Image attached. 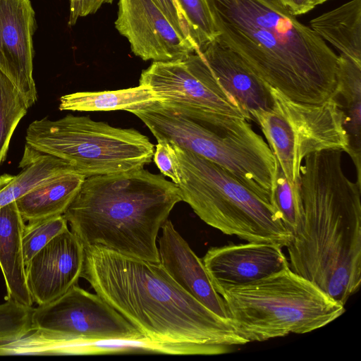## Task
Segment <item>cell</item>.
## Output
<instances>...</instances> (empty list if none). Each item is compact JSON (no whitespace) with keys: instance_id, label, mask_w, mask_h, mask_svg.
I'll return each mask as SVG.
<instances>
[{"instance_id":"cell-1","label":"cell","mask_w":361,"mask_h":361,"mask_svg":"<svg viewBox=\"0 0 361 361\" xmlns=\"http://www.w3.org/2000/svg\"><path fill=\"white\" fill-rule=\"evenodd\" d=\"M216 40L290 99L321 104L336 92L338 55L276 0H207Z\"/></svg>"},{"instance_id":"cell-2","label":"cell","mask_w":361,"mask_h":361,"mask_svg":"<svg viewBox=\"0 0 361 361\" xmlns=\"http://www.w3.org/2000/svg\"><path fill=\"white\" fill-rule=\"evenodd\" d=\"M343 152L304 159L302 216L286 247L290 268L345 306L361 284V184L345 174Z\"/></svg>"},{"instance_id":"cell-3","label":"cell","mask_w":361,"mask_h":361,"mask_svg":"<svg viewBox=\"0 0 361 361\" xmlns=\"http://www.w3.org/2000/svg\"><path fill=\"white\" fill-rule=\"evenodd\" d=\"M81 277L149 340L202 344L219 355L247 343L230 319L216 315L185 291L160 262L92 245L85 247Z\"/></svg>"},{"instance_id":"cell-4","label":"cell","mask_w":361,"mask_h":361,"mask_svg":"<svg viewBox=\"0 0 361 361\" xmlns=\"http://www.w3.org/2000/svg\"><path fill=\"white\" fill-rule=\"evenodd\" d=\"M180 192L144 168L85 178L63 215L84 247L159 262L157 238Z\"/></svg>"},{"instance_id":"cell-5","label":"cell","mask_w":361,"mask_h":361,"mask_svg":"<svg viewBox=\"0 0 361 361\" xmlns=\"http://www.w3.org/2000/svg\"><path fill=\"white\" fill-rule=\"evenodd\" d=\"M157 140H166L224 169L271 204L279 162L247 119L228 115L191 118L160 102L130 111Z\"/></svg>"},{"instance_id":"cell-6","label":"cell","mask_w":361,"mask_h":361,"mask_svg":"<svg viewBox=\"0 0 361 361\" xmlns=\"http://www.w3.org/2000/svg\"><path fill=\"white\" fill-rule=\"evenodd\" d=\"M218 293L236 331L247 343L309 333L345 311L344 305L289 264L267 277Z\"/></svg>"},{"instance_id":"cell-7","label":"cell","mask_w":361,"mask_h":361,"mask_svg":"<svg viewBox=\"0 0 361 361\" xmlns=\"http://www.w3.org/2000/svg\"><path fill=\"white\" fill-rule=\"evenodd\" d=\"M171 145L181 200L204 222L247 242L270 243L282 248L288 245L292 233L270 203L215 163Z\"/></svg>"},{"instance_id":"cell-8","label":"cell","mask_w":361,"mask_h":361,"mask_svg":"<svg viewBox=\"0 0 361 361\" xmlns=\"http://www.w3.org/2000/svg\"><path fill=\"white\" fill-rule=\"evenodd\" d=\"M25 140L32 148L68 162L85 178L142 169L154 152L148 137L134 128L72 114L33 121Z\"/></svg>"},{"instance_id":"cell-9","label":"cell","mask_w":361,"mask_h":361,"mask_svg":"<svg viewBox=\"0 0 361 361\" xmlns=\"http://www.w3.org/2000/svg\"><path fill=\"white\" fill-rule=\"evenodd\" d=\"M269 110L253 114L267 144L290 184L300 181V168L309 154L327 149L346 152L348 136L341 106L334 98L321 104L289 99L269 86Z\"/></svg>"},{"instance_id":"cell-10","label":"cell","mask_w":361,"mask_h":361,"mask_svg":"<svg viewBox=\"0 0 361 361\" xmlns=\"http://www.w3.org/2000/svg\"><path fill=\"white\" fill-rule=\"evenodd\" d=\"M139 85H149L161 98L162 104L191 118L221 114L250 120L197 52L183 59L153 61L142 71Z\"/></svg>"},{"instance_id":"cell-11","label":"cell","mask_w":361,"mask_h":361,"mask_svg":"<svg viewBox=\"0 0 361 361\" xmlns=\"http://www.w3.org/2000/svg\"><path fill=\"white\" fill-rule=\"evenodd\" d=\"M32 326L59 332L73 340L145 338L99 295L78 284L57 299L34 307Z\"/></svg>"},{"instance_id":"cell-12","label":"cell","mask_w":361,"mask_h":361,"mask_svg":"<svg viewBox=\"0 0 361 361\" xmlns=\"http://www.w3.org/2000/svg\"><path fill=\"white\" fill-rule=\"evenodd\" d=\"M115 27L144 61L183 59L197 51L179 33L155 0H118Z\"/></svg>"},{"instance_id":"cell-13","label":"cell","mask_w":361,"mask_h":361,"mask_svg":"<svg viewBox=\"0 0 361 361\" xmlns=\"http://www.w3.org/2000/svg\"><path fill=\"white\" fill-rule=\"evenodd\" d=\"M35 15L30 0H0V71L29 107L37 99L32 75Z\"/></svg>"},{"instance_id":"cell-14","label":"cell","mask_w":361,"mask_h":361,"mask_svg":"<svg viewBox=\"0 0 361 361\" xmlns=\"http://www.w3.org/2000/svg\"><path fill=\"white\" fill-rule=\"evenodd\" d=\"M84 261L85 247L68 228L51 240L25 265L33 302L47 304L76 285Z\"/></svg>"},{"instance_id":"cell-15","label":"cell","mask_w":361,"mask_h":361,"mask_svg":"<svg viewBox=\"0 0 361 361\" xmlns=\"http://www.w3.org/2000/svg\"><path fill=\"white\" fill-rule=\"evenodd\" d=\"M202 261L217 293L256 281L289 264L282 247L262 242L211 247Z\"/></svg>"},{"instance_id":"cell-16","label":"cell","mask_w":361,"mask_h":361,"mask_svg":"<svg viewBox=\"0 0 361 361\" xmlns=\"http://www.w3.org/2000/svg\"><path fill=\"white\" fill-rule=\"evenodd\" d=\"M158 241L159 262L170 276L188 293L216 315L229 319L222 297L214 288L202 259L166 220Z\"/></svg>"},{"instance_id":"cell-17","label":"cell","mask_w":361,"mask_h":361,"mask_svg":"<svg viewBox=\"0 0 361 361\" xmlns=\"http://www.w3.org/2000/svg\"><path fill=\"white\" fill-rule=\"evenodd\" d=\"M197 52L218 83L247 114L268 111L272 105L269 85L233 51L216 40Z\"/></svg>"},{"instance_id":"cell-18","label":"cell","mask_w":361,"mask_h":361,"mask_svg":"<svg viewBox=\"0 0 361 361\" xmlns=\"http://www.w3.org/2000/svg\"><path fill=\"white\" fill-rule=\"evenodd\" d=\"M25 225L16 200L0 208V268L6 288V300L32 307L22 243Z\"/></svg>"},{"instance_id":"cell-19","label":"cell","mask_w":361,"mask_h":361,"mask_svg":"<svg viewBox=\"0 0 361 361\" xmlns=\"http://www.w3.org/2000/svg\"><path fill=\"white\" fill-rule=\"evenodd\" d=\"M337 87L334 98L343 114L348 136L346 152L357 171V182L361 184V65L349 57L338 56Z\"/></svg>"},{"instance_id":"cell-20","label":"cell","mask_w":361,"mask_h":361,"mask_svg":"<svg viewBox=\"0 0 361 361\" xmlns=\"http://www.w3.org/2000/svg\"><path fill=\"white\" fill-rule=\"evenodd\" d=\"M85 177L76 171L61 173L32 188L16 200L25 221L63 214Z\"/></svg>"},{"instance_id":"cell-21","label":"cell","mask_w":361,"mask_h":361,"mask_svg":"<svg viewBox=\"0 0 361 361\" xmlns=\"http://www.w3.org/2000/svg\"><path fill=\"white\" fill-rule=\"evenodd\" d=\"M310 27L361 65V0H350L312 19Z\"/></svg>"},{"instance_id":"cell-22","label":"cell","mask_w":361,"mask_h":361,"mask_svg":"<svg viewBox=\"0 0 361 361\" xmlns=\"http://www.w3.org/2000/svg\"><path fill=\"white\" fill-rule=\"evenodd\" d=\"M19 167L23 170L16 176H0V208L61 173L76 171L68 162L27 144Z\"/></svg>"},{"instance_id":"cell-23","label":"cell","mask_w":361,"mask_h":361,"mask_svg":"<svg viewBox=\"0 0 361 361\" xmlns=\"http://www.w3.org/2000/svg\"><path fill=\"white\" fill-rule=\"evenodd\" d=\"M161 98L147 85H139L127 89L79 92L65 94L60 98L61 111H108L145 107Z\"/></svg>"},{"instance_id":"cell-24","label":"cell","mask_w":361,"mask_h":361,"mask_svg":"<svg viewBox=\"0 0 361 361\" xmlns=\"http://www.w3.org/2000/svg\"><path fill=\"white\" fill-rule=\"evenodd\" d=\"M29 106L13 82L0 71V166L13 133Z\"/></svg>"},{"instance_id":"cell-25","label":"cell","mask_w":361,"mask_h":361,"mask_svg":"<svg viewBox=\"0 0 361 361\" xmlns=\"http://www.w3.org/2000/svg\"><path fill=\"white\" fill-rule=\"evenodd\" d=\"M176 1L197 51L216 40L217 32L207 0Z\"/></svg>"},{"instance_id":"cell-26","label":"cell","mask_w":361,"mask_h":361,"mask_svg":"<svg viewBox=\"0 0 361 361\" xmlns=\"http://www.w3.org/2000/svg\"><path fill=\"white\" fill-rule=\"evenodd\" d=\"M271 204L278 212L286 228L293 233L302 216V199L300 181L290 184L280 166L271 198Z\"/></svg>"},{"instance_id":"cell-27","label":"cell","mask_w":361,"mask_h":361,"mask_svg":"<svg viewBox=\"0 0 361 361\" xmlns=\"http://www.w3.org/2000/svg\"><path fill=\"white\" fill-rule=\"evenodd\" d=\"M67 228L68 221L63 214L28 221L24 226L22 237L25 264L51 240Z\"/></svg>"},{"instance_id":"cell-28","label":"cell","mask_w":361,"mask_h":361,"mask_svg":"<svg viewBox=\"0 0 361 361\" xmlns=\"http://www.w3.org/2000/svg\"><path fill=\"white\" fill-rule=\"evenodd\" d=\"M33 309L11 300L0 304V343L16 339L33 327Z\"/></svg>"},{"instance_id":"cell-29","label":"cell","mask_w":361,"mask_h":361,"mask_svg":"<svg viewBox=\"0 0 361 361\" xmlns=\"http://www.w3.org/2000/svg\"><path fill=\"white\" fill-rule=\"evenodd\" d=\"M154 161L164 176L170 178L176 185L179 183V173L175 150L171 142L159 140L153 154Z\"/></svg>"},{"instance_id":"cell-30","label":"cell","mask_w":361,"mask_h":361,"mask_svg":"<svg viewBox=\"0 0 361 361\" xmlns=\"http://www.w3.org/2000/svg\"><path fill=\"white\" fill-rule=\"evenodd\" d=\"M114 0H70L68 25H73L80 17L96 13L104 4H111Z\"/></svg>"},{"instance_id":"cell-31","label":"cell","mask_w":361,"mask_h":361,"mask_svg":"<svg viewBox=\"0 0 361 361\" xmlns=\"http://www.w3.org/2000/svg\"><path fill=\"white\" fill-rule=\"evenodd\" d=\"M168 19L180 35L192 42L188 27L176 0H155ZM194 43V42H193ZM196 46V45H195Z\"/></svg>"},{"instance_id":"cell-32","label":"cell","mask_w":361,"mask_h":361,"mask_svg":"<svg viewBox=\"0 0 361 361\" xmlns=\"http://www.w3.org/2000/svg\"><path fill=\"white\" fill-rule=\"evenodd\" d=\"M294 16L306 13L313 9L311 0H276Z\"/></svg>"},{"instance_id":"cell-33","label":"cell","mask_w":361,"mask_h":361,"mask_svg":"<svg viewBox=\"0 0 361 361\" xmlns=\"http://www.w3.org/2000/svg\"><path fill=\"white\" fill-rule=\"evenodd\" d=\"M327 1L329 0H311V2L313 8H314L315 6L322 4Z\"/></svg>"}]
</instances>
